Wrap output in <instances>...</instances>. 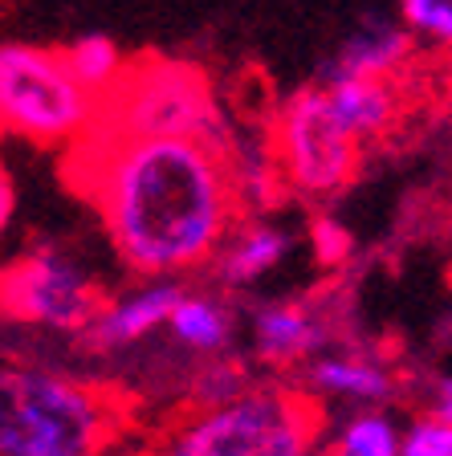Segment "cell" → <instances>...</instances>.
I'll use <instances>...</instances> for the list:
<instances>
[{
  "mask_svg": "<svg viewBox=\"0 0 452 456\" xmlns=\"http://www.w3.org/2000/svg\"><path fill=\"white\" fill-rule=\"evenodd\" d=\"M78 191L98 208L114 253L131 273L176 281L208 265L233 237L236 196L228 155L196 139L78 142Z\"/></svg>",
  "mask_w": 452,
  "mask_h": 456,
  "instance_id": "1",
  "label": "cell"
},
{
  "mask_svg": "<svg viewBox=\"0 0 452 456\" xmlns=\"http://www.w3.org/2000/svg\"><path fill=\"white\" fill-rule=\"evenodd\" d=\"M119 436V408L103 387L0 359V456H106Z\"/></svg>",
  "mask_w": 452,
  "mask_h": 456,
  "instance_id": "2",
  "label": "cell"
},
{
  "mask_svg": "<svg viewBox=\"0 0 452 456\" xmlns=\"http://www.w3.org/2000/svg\"><path fill=\"white\" fill-rule=\"evenodd\" d=\"M318 408L293 387H249L188 416L151 456H310Z\"/></svg>",
  "mask_w": 452,
  "mask_h": 456,
  "instance_id": "3",
  "label": "cell"
},
{
  "mask_svg": "<svg viewBox=\"0 0 452 456\" xmlns=\"http://www.w3.org/2000/svg\"><path fill=\"white\" fill-rule=\"evenodd\" d=\"M114 102L98 106L95 134L114 139H196L225 155L228 131L220 123L208 82L200 69L179 61H147L139 69H123L111 90Z\"/></svg>",
  "mask_w": 452,
  "mask_h": 456,
  "instance_id": "4",
  "label": "cell"
},
{
  "mask_svg": "<svg viewBox=\"0 0 452 456\" xmlns=\"http://www.w3.org/2000/svg\"><path fill=\"white\" fill-rule=\"evenodd\" d=\"M98 98H90L66 57L41 45H0V131L41 147L82 142L95 131Z\"/></svg>",
  "mask_w": 452,
  "mask_h": 456,
  "instance_id": "5",
  "label": "cell"
},
{
  "mask_svg": "<svg viewBox=\"0 0 452 456\" xmlns=\"http://www.w3.org/2000/svg\"><path fill=\"white\" fill-rule=\"evenodd\" d=\"M103 305L98 281L66 248H29L9 269H0V314L12 322L82 338Z\"/></svg>",
  "mask_w": 452,
  "mask_h": 456,
  "instance_id": "6",
  "label": "cell"
},
{
  "mask_svg": "<svg viewBox=\"0 0 452 456\" xmlns=\"http://www.w3.org/2000/svg\"><path fill=\"white\" fill-rule=\"evenodd\" d=\"M274 151L285 180L306 196H334L358 171V142L334 123L318 86L298 90L285 102L274 131Z\"/></svg>",
  "mask_w": 452,
  "mask_h": 456,
  "instance_id": "7",
  "label": "cell"
},
{
  "mask_svg": "<svg viewBox=\"0 0 452 456\" xmlns=\"http://www.w3.org/2000/svg\"><path fill=\"white\" fill-rule=\"evenodd\" d=\"M184 285L179 281H147L131 294L114 297L98 310V318L86 326L82 342L90 351H119V346H131V342L155 334L160 326H168L171 305L179 302Z\"/></svg>",
  "mask_w": 452,
  "mask_h": 456,
  "instance_id": "8",
  "label": "cell"
},
{
  "mask_svg": "<svg viewBox=\"0 0 452 456\" xmlns=\"http://www.w3.org/2000/svg\"><path fill=\"white\" fill-rule=\"evenodd\" d=\"M326 322L301 302H269L253 318V346L265 362L290 367L326 346Z\"/></svg>",
  "mask_w": 452,
  "mask_h": 456,
  "instance_id": "9",
  "label": "cell"
},
{
  "mask_svg": "<svg viewBox=\"0 0 452 456\" xmlns=\"http://www.w3.org/2000/svg\"><path fill=\"white\" fill-rule=\"evenodd\" d=\"M415 41L407 37L404 25H383L371 20L358 33L342 41L339 57L326 66V77H363V82H387L412 57Z\"/></svg>",
  "mask_w": 452,
  "mask_h": 456,
  "instance_id": "10",
  "label": "cell"
},
{
  "mask_svg": "<svg viewBox=\"0 0 452 456\" xmlns=\"http://www.w3.org/2000/svg\"><path fill=\"white\" fill-rule=\"evenodd\" d=\"M334 123L355 142H367L396 123V90L391 82H363V77H326L318 86Z\"/></svg>",
  "mask_w": 452,
  "mask_h": 456,
  "instance_id": "11",
  "label": "cell"
},
{
  "mask_svg": "<svg viewBox=\"0 0 452 456\" xmlns=\"http://www.w3.org/2000/svg\"><path fill=\"white\" fill-rule=\"evenodd\" d=\"M306 379H310L314 391L355 399V403H367V408L371 403H387L396 395L391 370L375 359H363V354H318L306 367Z\"/></svg>",
  "mask_w": 452,
  "mask_h": 456,
  "instance_id": "12",
  "label": "cell"
},
{
  "mask_svg": "<svg viewBox=\"0 0 452 456\" xmlns=\"http://www.w3.org/2000/svg\"><path fill=\"white\" fill-rule=\"evenodd\" d=\"M290 248H293L290 232H282L274 224H253L241 237H228L212 261H217L220 285H249L282 265Z\"/></svg>",
  "mask_w": 452,
  "mask_h": 456,
  "instance_id": "13",
  "label": "cell"
},
{
  "mask_svg": "<svg viewBox=\"0 0 452 456\" xmlns=\"http://www.w3.org/2000/svg\"><path fill=\"white\" fill-rule=\"evenodd\" d=\"M168 326L179 346L196 354H220L233 342V310L217 294H179L168 314Z\"/></svg>",
  "mask_w": 452,
  "mask_h": 456,
  "instance_id": "14",
  "label": "cell"
},
{
  "mask_svg": "<svg viewBox=\"0 0 452 456\" xmlns=\"http://www.w3.org/2000/svg\"><path fill=\"white\" fill-rule=\"evenodd\" d=\"M62 57H66V69L74 74V82L90 98H98V106H103V94H111L127 69L123 53H119V45L111 37H82Z\"/></svg>",
  "mask_w": 452,
  "mask_h": 456,
  "instance_id": "15",
  "label": "cell"
},
{
  "mask_svg": "<svg viewBox=\"0 0 452 456\" xmlns=\"http://www.w3.org/2000/svg\"><path fill=\"white\" fill-rule=\"evenodd\" d=\"M330 456H399V424L387 411H363L347 419Z\"/></svg>",
  "mask_w": 452,
  "mask_h": 456,
  "instance_id": "16",
  "label": "cell"
},
{
  "mask_svg": "<svg viewBox=\"0 0 452 456\" xmlns=\"http://www.w3.org/2000/svg\"><path fill=\"white\" fill-rule=\"evenodd\" d=\"M399 456H452V424L440 416H420L399 432Z\"/></svg>",
  "mask_w": 452,
  "mask_h": 456,
  "instance_id": "17",
  "label": "cell"
},
{
  "mask_svg": "<svg viewBox=\"0 0 452 456\" xmlns=\"http://www.w3.org/2000/svg\"><path fill=\"white\" fill-rule=\"evenodd\" d=\"M399 17H404L407 37H436L448 41L452 37V4L448 0H404L399 4Z\"/></svg>",
  "mask_w": 452,
  "mask_h": 456,
  "instance_id": "18",
  "label": "cell"
},
{
  "mask_svg": "<svg viewBox=\"0 0 452 456\" xmlns=\"http://www.w3.org/2000/svg\"><path fill=\"white\" fill-rule=\"evenodd\" d=\"M196 403H200V411H208V408H220V403H228V399H236L241 391H249V383H245V370L241 367H233V362H212V367H204L200 370V379H196Z\"/></svg>",
  "mask_w": 452,
  "mask_h": 456,
  "instance_id": "19",
  "label": "cell"
},
{
  "mask_svg": "<svg viewBox=\"0 0 452 456\" xmlns=\"http://www.w3.org/2000/svg\"><path fill=\"white\" fill-rule=\"evenodd\" d=\"M9 216H12V183H9V175L0 171V232L9 228Z\"/></svg>",
  "mask_w": 452,
  "mask_h": 456,
  "instance_id": "20",
  "label": "cell"
}]
</instances>
